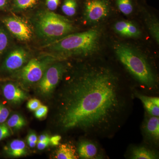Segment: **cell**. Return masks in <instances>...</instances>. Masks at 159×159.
Listing matches in <instances>:
<instances>
[{"mask_svg":"<svg viewBox=\"0 0 159 159\" xmlns=\"http://www.w3.org/2000/svg\"><path fill=\"white\" fill-rule=\"evenodd\" d=\"M142 32L135 24L129 21L123 37L136 38L140 37Z\"/></svg>","mask_w":159,"mask_h":159,"instance_id":"obj_23","label":"cell"},{"mask_svg":"<svg viewBox=\"0 0 159 159\" xmlns=\"http://www.w3.org/2000/svg\"><path fill=\"white\" fill-rule=\"evenodd\" d=\"M54 60L52 57L31 59L21 71V79L27 84L39 82Z\"/></svg>","mask_w":159,"mask_h":159,"instance_id":"obj_5","label":"cell"},{"mask_svg":"<svg viewBox=\"0 0 159 159\" xmlns=\"http://www.w3.org/2000/svg\"><path fill=\"white\" fill-rule=\"evenodd\" d=\"M2 91L5 98L16 104L20 103L28 98L24 91L12 83L6 84L3 86Z\"/></svg>","mask_w":159,"mask_h":159,"instance_id":"obj_11","label":"cell"},{"mask_svg":"<svg viewBox=\"0 0 159 159\" xmlns=\"http://www.w3.org/2000/svg\"><path fill=\"white\" fill-rule=\"evenodd\" d=\"M50 144V142H41L38 141L37 143V148L39 150H43L48 147Z\"/></svg>","mask_w":159,"mask_h":159,"instance_id":"obj_31","label":"cell"},{"mask_svg":"<svg viewBox=\"0 0 159 159\" xmlns=\"http://www.w3.org/2000/svg\"><path fill=\"white\" fill-rule=\"evenodd\" d=\"M102 31L93 28L79 33H71L49 43L45 48L55 57H88L95 54L101 46Z\"/></svg>","mask_w":159,"mask_h":159,"instance_id":"obj_2","label":"cell"},{"mask_svg":"<svg viewBox=\"0 0 159 159\" xmlns=\"http://www.w3.org/2000/svg\"><path fill=\"white\" fill-rule=\"evenodd\" d=\"M10 38L7 31L0 27V56L5 52L9 45Z\"/></svg>","mask_w":159,"mask_h":159,"instance_id":"obj_22","label":"cell"},{"mask_svg":"<svg viewBox=\"0 0 159 159\" xmlns=\"http://www.w3.org/2000/svg\"><path fill=\"white\" fill-rule=\"evenodd\" d=\"M27 141L28 142H37V137L36 136V134L33 133L29 134V135L28 136V139H27Z\"/></svg>","mask_w":159,"mask_h":159,"instance_id":"obj_32","label":"cell"},{"mask_svg":"<svg viewBox=\"0 0 159 159\" xmlns=\"http://www.w3.org/2000/svg\"><path fill=\"white\" fill-rule=\"evenodd\" d=\"M6 150L9 155L14 157L24 156L27 154L25 142L20 140H15L11 142Z\"/></svg>","mask_w":159,"mask_h":159,"instance_id":"obj_16","label":"cell"},{"mask_svg":"<svg viewBox=\"0 0 159 159\" xmlns=\"http://www.w3.org/2000/svg\"><path fill=\"white\" fill-rule=\"evenodd\" d=\"M131 159H156L158 158L154 151L144 146H135L131 150Z\"/></svg>","mask_w":159,"mask_h":159,"instance_id":"obj_14","label":"cell"},{"mask_svg":"<svg viewBox=\"0 0 159 159\" xmlns=\"http://www.w3.org/2000/svg\"><path fill=\"white\" fill-rule=\"evenodd\" d=\"M145 23L149 33L157 44L159 43V23L157 19L151 14H145Z\"/></svg>","mask_w":159,"mask_h":159,"instance_id":"obj_17","label":"cell"},{"mask_svg":"<svg viewBox=\"0 0 159 159\" xmlns=\"http://www.w3.org/2000/svg\"><path fill=\"white\" fill-rule=\"evenodd\" d=\"M133 89L113 69L87 64L75 71L60 90L56 122L61 130L111 137L128 115Z\"/></svg>","mask_w":159,"mask_h":159,"instance_id":"obj_1","label":"cell"},{"mask_svg":"<svg viewBox=\"0 0 159 159\" xmlns=\"http://www.w3.org/2000/svg\"><path fill=\"white\" fill-rule=\"evenodd\" d=\"M77 7L76 0H65L61 7V10L67 16H73L77 12Z\"/></svg>","mask_w":159,"mask_h":159,"instance_id":"obj_18","label":"cell"},{"mask_svg":"<svg viewBox=\"0 0 159 159\" xmlns=\"http://www.w3.org/2000/svg\"><path fill=\"white\" fill-rule=\"evenodd\" d=\"M66 68L64 64L60 62L49 66L39 81L38 89L40 93L46 97L52 94L62 79Z\"/></svg>","mask_w":159,"mask_h":159,"instance_id":"obj_6","label":"cell"},{"mask_svg":"<svg viewBox=\"0 0 159 159\" xmlns=\"http://www.w3.org/2000/svg\"><path fill=\"white\" fill-rule=\"evenodd\" d=\"M110 10L107 0H87L84 5V19L89 25H95L107 17Z\"/></svg>","mask_w":159,"mask_h":159,"instance_id":"obj_7","label":"cell"},{"mask_svg":"<svg viewBox=\"0 0 159 159\" xmlns=\"http://www.w3.org/2000/svg\"><path fill=\"white\" fill-rule=\"evenodd\" d=\"M119 11L125 16H129L134 11V6L131 0H116Z\"/></svg>","mask_w":159,"mask_h":159,"instance_id":"obj_19","label":"cell"},{"mask_svg":"<svg viewBox=\"0 0 159 159\" xmlns=\"http://www.w3.org/2000/svg\"><path fill=\"white\" fill-rule=\"evenodd\" d=\"M39 0H15L14 7L19 10H26L34 7Z\"/></svg>","mask_w":159,"mask_h":159,"instance_id":"obj_21","label":"cell"},{"mask_svg":"<svg viewBox=\"0 0 159 159\" xmlns=\"http://www.w3.org/2000/svg\"><path fill=\"white\" fill-rule=\"evenodd\" d=\"M34 25L39 38L49 43L71 34L75 30L71 20L50 10L40 11L36 14Z\"/></svg>","mask_w":159,"mask_h":159,"instance_id":"obj_4","label":"cell"},{"mask_svg":"<svg viewBox=\"0 0 159 159\" xmlns=\"http://www.w3.org/2000/svg\"><path fill=\"white\" fill-rule=\"evenodd\" d=\"M133 94L141 100L146 112L148 115L159 116V98L148 97L140 93L136 90L133 91Z\"/></svg>","mask_w":159,"mask_h":159,"instance_id":"obj_12","label":"cell"},{"mask_svg":"<svg viewBox=\"0 0 159 159\" xmlns=\"http://www.w3.org/2000/svg\"><path fill=\"white\" fill-rule=\"evenodd\" d=\"M55 157L57 159H77L79 156L74 146L64 143L59 145Z\"/></svg>","mask_w":159,"mask_h":159,"instance_id":"obj_15","label":"cell"},{"mask_svg":"<svg viewBox=\"0 0 159 159\" xmlns=\"http://www.w3.org/2000/svg\"><path fill=\"white\" fill-rule=\"evenodd\" d=\"M25 125V120L18 114L12 115L7 122L8 126L14 129H20Z\"/></svg>","mask_w":159,"mask_h":159,"instance_id":"obj_20","label":"cell"},{"mask_svg":"<svg viewBox=\"0 0 159 159\" xmlns=\"http://www.w3.org/2000/svg\"><path fill=\"white\" fill-rule=\"evenodd\" d=\"M41 103L39 100L37 99H31L29 100L27 103V107L30 110L35 111L40 106Z\"/></svg>","mask_w":159,"mask_h":159,"instance_id":"obj_28","label":"cell"},{"mask_svg":"<svg viewBox=\"0 0 159 159\" xmlns=\"http://www.w3.org/2000/svg\"><path fill=\"white\" fill-rule=\"evenodd\" d=\"M9 126L5 123L0 125V141L10 136Z\"/></svg>","mask_w":159,"mask_h":159,"instance_id":"obj_26","label":"cell"},{"mask_svg":"<svg viewBox=\"0 0 159 159\" xmlns=\"http://www.w3.org/2000/svg\"><path fill=\"white\" fill-rule=\"evenodd\" d=\"M9 114L8 108L2 104H0V123H2L6 121Z\"/></svg>","mask_w":159,"mask_h":159,"instance_id":"obj_25","label":"cell"},{"mask_svg":"<svg viewBox=\"0 0 159 159\" xmlns=\"http://www.w3.org/2000/svg\"><path fill=\"white\" fill-rule=\"evenodd\" d=\"M59 2L60 0H46V6L48 10L51 11L57 9Z\"/></svg>","mask_w":159,"mask_h":159,"instance_id":"obj_29","label":"cell"},{"mask_svg":"<svg viewBox=\"0 0 159 159\" xmlns=\"http://www.w3.org/2000/svg\"><path fill=\"white\" fill-rule=\"evenodd\" d=\"M143 131L144 135L148 141L157 145L159 140V117L146 116L143 124Z\"/></svg>","mask_w":159,"mask_h":159,"instance_id":"obj_10","label":"cell"},{"mask_svg":"<svg viewBox=\"0 0 159 159\" xmlns=\"http://www.w3.org/2000/svg\"><path fill=\"white\" fill-rule=\"evenodd\" d=\"M50 139L49 136L48 134H45L41 135L39 138V142H50Z\"/></svg>","mask_w":159,"mask_h":159,"instance_id":"obj_33","label":"cell"},{"mask_svg":"<svg viewBox=\"0 0 159 159\" xmlns=\"http://www.w3.org/2000/svg\"><path fill=\"white\" fill-rule=\"evenodd\" d=\"M115 51L120 62L141 85L149 90L155 88L157 77L143 54L135 48L123 43L116 45Z\"/></svg>","mask_w":159,"mask_h":159,"instance_id":"obj_3","label":"cell"},{"mask_svg":"<svg viewBox=\"0 0 159 159\" xmlns=\"http://www.w3.org/2000/svg\"><path fill=\"white\" fill-rule=\"evenodd\" d=\"M35 111V116L38 119H42L48 113V108L45 106L41 105Z\"/></svg>","mask_w":159,"mask_h":159,"instance_id":"obj_27","label":"cell"},{"mask_svg":"<svg viewBox=\"0 0 159 159\" xmlns=\"http://www.w3.org/2000/svg\"><path fill=\"white\" fill-rule=\"evenodd\" d=\"M7 0H0V8H3L6 6Z\"/></svg>","mask_w":159,"mask_h":159,"instance_id":"obj_34","label":"cell"},{"mask_svg":"<svg viewBox=\"0 0 159 159\" xmlns=\"http://www.w3.org/2000/svg\"><path fill=\"white\" fill-rule=\"evenodd\" d=\"M28 143L29 146L31 148H34L37 144V142H28Z\"/></svg>","mask_w":159,"mask_h":159,"instance_id":"obj_35","label":"cell"},{"mask_svg":"<svg viewBox=\"0 0 159 159\" xmlns=\"http://www.w3.org/2000/svg\"><path fill=\"white\" fill-rule=\"evenodd\" d=\"M61 139V137L60 135L54 136L50 139V143L53 145H57Z\"/></svg>","mask_w":159,"mask_h":159,"instance_id":"obj_30","label":"cell"},{"mask_svg":"<svg viewBox=\"0 0 159 159\" xmlns=\"http://www.w3.org/2000/svg\"><path fill=\"white\" fill-rule=\"evenodd\" d=\"M28 53L23 48H16L9 52L3 64V70L9 72L20 69L28 60Z\"/></svg>","mask_w":159,"mask_h":159,"instance_id":"obj_9","label":"cell"},{"mask_svg":"<svg viewBox=\"0 0 159 159\" xmlns=\"http://www.w3.org/2000/svg\"><path fill=\"white\" fill-rule=\"evenodd\" d=\"M128 22V21L126 20L119 21L115 23L113 29L116 33L123 37Z\"/></svg>","mask_w":159,"mask_h":159,"instance_id":"obj_24","label":"cell"},{"mask_svg":"<svg viewBox=\"0 0 159 159\" xmlns=\"http://www.w3.org/2000/svg\"><path fill=\"white\" fill-rule=\"evenodd\" d=\"M78 156L82 159H95L98 154V148L93 142L84 140L80 143L77 148Z\"/></svg>","mask_w":159,"mask_h":159,"instance_id":"obj_13","label":"cell"},{"mask_svg":"<svg viewBox=\"0 0 159 159\" xmlns=\"http://www.w3.org/2000/svg\"><path fill=\"white\" fill-rule=\"evenodd\" d=\"M3 22L8 31L19 40L29 41L33 36L31 26L25 20L15 16L5 18Z\"/></svg>","mask_w":159,"mask_h":159,"instance_id":"obj_8","label":"cell"}]
</instances>
